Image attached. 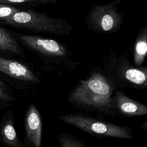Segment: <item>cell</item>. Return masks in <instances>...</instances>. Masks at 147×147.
Here are the masks:
<instances>
[{
    "label": "cell",
    "mask_w": 147,
    "mask_h": 147,
    "mask_svg": "<svg viewBox=\"0 0 147 147\" xmlns=\"http://www.w3.org/2000/svg\"><path fill=\"white\" fill-rule=\"evenodd\" d=\"M115 88L103 72L93 71L87 79L79 80L67 100L78 108L113 116L116 114L111 103Z\"/></svg>",
    "instance_id": "obj_1"
},
{
    "label": "cell",
    "mask_w": 147,
    "mask_h": 147,
    "mask_svg": "<svg viewBox=\"0 0 147 147\" xmlns=\"http://www.w3.org/2000/svg\"><path fill=\"white\" fill-rule=\"evenodd\" d=\"M105 74L115 88L145 89L147 87V68L136 67L125 55L111 53L102 61Z\"/></svg>",
    "instance_id": "obj_2"
},
{
    "label": "cell",
    "mask_w": 147,
    "mask_h": 147,
    "mask_svg": "<svg viewBox=\"0 0 147 147\" xmlns=\"http://www.w3.org/2000/svg\"><path fill=\"white\" fill-rule=\"evenodd\" d=\"M5 22L10 25L58 36L69 35L72 26L59 17H52L45 13H39L33 9L19 10L4 19Z\"/></svg>",
    "instance_id": "obj_3"
},
{
    "label": "cell",
    "mask_w": 147,
    "mask_h": 147,
    "mask_svg": "<svg viewBox=\"0 0 147 147\" xmlns=\"http://www.w3.org/2000/svg\"><path fill=\"white\" fill-rule=\"evenodd\" d=\"M59 118L63 122L74 126L93 136L101 137L133 138L130 129L126 126H119L83 114L75 113L60 115Z\"/></svg>",
    "instance_id": "obj_4"
},
{
    "label": "cell",
    "mask_w": 147,
    "mask_h": 147,
    "mask_svg": "<svg viewBox=\"0 0 147 147\" xmlns=\"http://www.w3.org/2000/svg\"><path fill=\"white\" fill-rule=\"evenodd\" d=\"M122 0H114L105 5H94L88 11L86 24L91 30L100 33H112L121 26L123 15L117 11V5Z\"/></svg>",
    "instance_id": "obj_5"
},
{
    "label": "cell",
    "mask_w": 147,
    "mask_h": 147,
    "mask_svg": "<svg viewBox=\"0 0 147 147\" xmlns=\"http://www.w3.org/2000/svg\"><path fill=\"white\" fill-rule=\"evenodd\" d=\"M19 38L24 45L47 61L64 64L70 60L68 51L56 40L29 34L20 35Z\"/></svg>",
    "instance_id": "obj_6"
},
{
    "label": "cell",
    "mask_w": 147,
    "mask_h": 147,
    "mask_svg": "<svg viewBox=\"0 0 147 147\" xmlns=\"http://www.w3.org/2000/svg\"><path fill=\"white\" fill-rule=\"evenodd\" d=\"M111 107L117 114L127 117H138L147 114L146 105L135 100L122 91H116L111 99Z\"/></svg>",
    "instance_id": "obj_7"
},
{
    "label": "cell",
    "mask_w": 147,
    "mask_h": 147,
    "mask_svg": "<svg viewBox=\"0 0 147 147\" xmlns=\"http://www.w3.org/2000/svg\"><path fill=\"white\" fill-rule=\"evenodd\" d=\"M25 126L27 145L40 147L42 144V120L38 110L34 104L30 105L27 109Z\"/></svg>",
    "instance_id": "obj_8"
},
{
    "label": "cell",
    "mask_w": 147,
    "mask_h": 147,
    "mask_svg": "<svg viewBox=\"0 0 147 147\" xmlns=\"http://www.w3.org/2000/svg\"><path fill=\"white\" fill-rule=\"evenodd\" d=\"M0 71L21 80L33 83H38L40 82L37 75L26 65L1 57H0Z\"/></svg>",
    "instance_id": "obj_9"
},
{
    "label": "cell",
    "mask_w": 147,
    "mask_h": 147,
    "mask_svg": "<svg viewBox=\"0 0 147 147\" xmlns=\"http://www.w3.org/2000/svg\"><path fill=\"white\" fill-rule=\"evenodd\" d=\"M147 55V27L145 26L139 31L133 49L134 64L136 67L142 66Z\"/></svg>",
    "instance_id": "obj_10"
},
{
    "label": "cell",
    "mask_w": 147,
    "mask_h": 147,
    "mask_svg": "<svg viewBox=\"0 0 147 147\" xmlns=\"http://www.w3.org/2000/svg\"><path fill=\"white\" fill-rule=\"evenodd\" d=\"M1 134L3 141L12 147H22L23 144L19 140L12 119L7 120L1 129Z\"/></svg>",
    "instance_id": "obj_11"
},
{
    "label": "cell",
    "mask_w": 147,
    "mask_h": 147,
    "mask_svg": "<svg viewBox=\"0 0 147 147\" xmlns=\"http://www.w3.org/2000/svg\"><path fill=\"white\" fill-rule=\"evenodd\" d=\"M0 49L21 56V48L17 41L6 30L0 28Z\"/></svg>",
    "instance_id": "obj_12"
},
{
    "label": "cell",
    "mask_w": 147,
    "mask_h": 147,
    "mask_svg": "<svg viewBox=\"0 0 147 147\" xmlns=\"http://www.w3.org/2000/svg\"><path fill=\"white\" fill-rule=\"evenodd\" d=\"M57 139L61 147H86L82 140L70 134L61 133L58 134Z\"/></svg>",
    "instance_id": "obj_13"
},
{
    "label": "cell",
    "mask_w": 147,
    "mask_h": 147,
    "mask_svg": "<svg viewBox=\"0 0 147 147\" xmlns=\"http://www.w3.org/2000/svg\"><path fill=\"white\" fill-rule=\"evenodd\" d=\"M19 10L14 6L0 4V18L4 20Z\"/></svg>",
    "instance_id": "obj_14"
},
{
    "label": "cell",
    "mask_w": 147,
    "mask_h": 147,
    "mask_svg": "<svg viewBox=\"0 0 147 147\" xmlns=\"http://www.w3.org/2000/svg\"><path fill=\"white\" fill-rule=\"evenodd\" d=\"M0 99L5 101H10V97L4 86L3 84L0 81Z\"/></svg>",
    "instance_id": "obj_15"
},
{
    "label": "cell",
    "mask_w": 147,
    "mask_h": 147,
    "mask_svg": "<svg viewBox=\"0 0 147 147\" xmlns=\"http://www.w3.org/2000/svg\"><path fill=\"white\" fill-rule=\"evenodd\" d=\"M38 2V0H0V3H24V2Z\"/></svg>",
    "instance_id": "obj_16"
},
{
    "label": "cell",
    "mask_w": 147,
    "mask_h": 147,
    "mask_svg": "<svg viewBox=\"0 0 147 147\" xmlns=\"http://www.w3.org/2000/svg\"><path fill=\"white\" fill-rule=\"evenodd\" d=\"M57 0H38L40 3H56Z\"/></svg>",
    "instance_id": "obj_17"
},
{
    "label": "cell",
    "mask_w": 147,
    "mask_h": 147,
    "mask_svg": "<svg viewBox=\"0 0 147 147\" xmlns=\"http://www.w3.org/2000/svg\"><path fill=\"white\" fill-rule=\"evenodd\" d=\"M142 126H144V127H142V129H146V128H147V126H146V122H144L143 123H142Z\"/></svg>",
    "instance_id": "obj_18"
}]
</instances>
